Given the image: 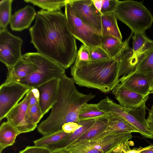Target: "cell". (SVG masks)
Masks as SVG:
<instances>
[{"instance_id": "39", "label": "cell", "mask_w": 153, "mask_h": 153, "mask_svg": "<svg viewBox=\"0 0 153 153\" xmlns=\"http://www.w3.org/2000/svg\"><path fill=\"white\" fill-rule=\"evenodd\" d=\"M96 8L100 12L103 0H92Z\"/></svg>"}, {"instance_id": "24", "label": "cell", "mask_w": 153, "mask_h": 153, "mask_svg": "<svg viewBox=\"0 0 153 153\" xmlns=\"http://www.w3.org/2000/svg\"><path fill=\"white\" fill-rule=\"evenodd\" d=\"M135 71L142 73L146 76L152 90L153 88V47L142 55Z\"/></svg>"}, {"instance_id": "2", "label": "cell", "mask_w": 153, "mask_h": 153, "mask_svg": "<svg viewBox=\"0 0 153 153\" xmlns=\"http://www.w3.org/2000/svg\"><path fill=\"white\" fill-rule=\"evenodd\" d=\"M95 97L91 93L85 94L79 91L72 78L65 74L59 79L56 101L48 117L38 125V131L45 135L61 129L65 123H78L81 108Z\"/></svg>"}, {"instance_id": "30", "label": "cell", "mask_w": 153, "mask_h": 153, "mask_svg": "<svg viewBox=\"0 0 153 153\" xmlns=\"http://www.w3.org/2000/svg\"><path fill=\"white\" fill-rule=\"evenodd\" d=\"M132 38L133 40L132 57L139 59L140 58L136 57V54L149 38L147 37L145 33H134Z\"/></svg>"}, {"instance_id": "15", "label": "cell", "mask_w": 153, "mask_h": 153, "mask_svg": "<svg viewBox=\"0 0 153 153\" xmlns=\"http://www.w3.org/2000/svg\"><path fill=\"white\" fill-rule=\"evenodd\" d=\"M59 79H55L39 86L37 88L39 92V104L44 115L56 101Z\"/></svg>"}, {"instance_id": "21", "label": "cell", "mask_w": 153, "mask_h": 153, "mask_svg": "<svg viewBox=\"0 0 153 153\" xmlns=\"http://www.w3.org/2000/svg\"><path fill=\"white\" fill-rule=\"evenodd\" d=\"M106 117H102L97 118L94 124L88 131L64 148L90 140L102 133L105 130L108 125V121Z\"/></svg>"}, {"instance_id": "36", "label": "cell", "mask_w": 153, "mask_h": 153, "mask_svg": "<svg viewBox=\"0 0 153 153\" xmlns=\"http://www.w3.org/2000/svg\"><path fill=\"white\" fill-rule=\"evenodd\" d=\"M79 127V126L77 123L70 122L64 124L61 129L65 132L70 134L74 132Z\"/></svg>"}, {"instance_id": "34", "label": "cell", "mask_w": 153, "mask_h": 153, "mask_svg": "<svg viewBox=\"0 0 153 153\" xmlns=\"http://www.w3.org/2000/svg\"><path fill=\"white\" fill-rule=\"evenodd\" d=\"M52 151L46 147L36 146H27L19 153H51Z\"/></svg>"}, {"instance_id": "16", "label": "cell", "mask_w": 153, "mask_h": 153, "mask_svg": "<svg viewBox=\"0 0 153 153\" xmlns=\"http://www.w3.org/2000/svg\"><path fill=\"white\" fill-rule=\"evenodd\" d=\"M118 83L132 91L144 96L149 95L152 91L146 76L136 71L122 76Z\"/></svg>"}, {"instance_id": "18", "label": "cell", "mask_w": 153, "mask_h": 153, "mask_svg": "<svg viewBox=\"0 0 153 153\" xmlns=\"http://www.w3.org/2000/svg\"><path fill=\"white\" fill-rule=\"evenodd\" d=\"M36 13L32 6H26L12 15L9 24L11 29L20 31L28 28L35 18Z\"/></svg>"}, {"instance_id": "28", "label": "cell", "mask_w": 153, "mask_h": 153, "mask_svg": "<svg viewBox=\"0 0 153 153\" xmlns=\"http://www.w3.org/2000/svg\"><path fill=\"white\" fill-rule=\"evenodd\" d=\"M43 116L39 102L34 104H29L26 116V120L28 124L36 127Z\"/></svg>"}, {"instance_id": "26", "label": "cell", "mask_w": 153, "mask_h": 153, "mask_svg": "<svg viewBox=\"0 0 153 153\" xmlns=\"http://www.w3.org/2000/svg\"><path fill=\"white\" fill-rule=\"evenodd\" d=\"M70 134L64 132L62 129L46 135L33 141L34 145L47 147L57 143L68 137Z\"/></svg>"}, {"instance_id": "32", "label": "cell", "mask_w": 153, "mask_h": 153, "mask_svg": "<svg viewBox=\"0 0 153 153\" xmlns=\"http://www.w3.org/2000/svg\"><path fill=\"white\" fill-rule=\"evenodd\" d=\"M90 61V53L89 48L82 44L80 47L77 51L74 64H77L80 62H88Z\"/></svg>"}, {"instance_id": "11", "label": "cell", "mask_w": 153, "mask_h": 153, "mask_svg": "<svg viewBox=\"0 0 153 153\" xmlns=\"http://www.w3.org/2000/svg\"><path fill=\"white\" fill-rule=\"evenodd\" d=\"M74 13L84 23L102 36V14L92 0H69Z\"/></svg>"}, {"instance_id": "29", "label": "cell", "mask_w": 153, "mask_h": 153, "mask_svg": "<svg viewBox=\"0 0 153 153\" xmlns=\"http://www.w3.org/2000/svg\"><path fill=\"white\" fill-rule=\"evenodd\" d=\"M13 0L0 1V30L7 28L11 16Z\"/></svg>"}, {"instance_id": "12", "label": "cell", "mask_w": 153, "mask_h": 153, "mask_svg": "<svg viewBox=\"0 0 153 153\" xmlns=\"http://www.w3.org/2000/svg\"><path fill=\"white\" fill-rule=\"evenodd\" d=\"M31 95L30 89L24 99L16 105L7 114V121L13 126L21 134L30 132L36 128L28 124L26 116Z\"/></svg>"}, {"instance_id": "35", "label": "cell", "mask_w": 153, "mask_h": 153, "mask_svg": "<svg viewBox=\"0 0 153 153\" xmlns=\"http://www.w3.org/2000/svg\"><path fill=\"white\" fill-rule=\"evenodd\" d=\"M153 47V41L149 39L137 53L136 57L139 58L140 56L144 54Z\"/></svg>"}, {"instance_id": "38", "label": "cell", "mask_w": 153, "mask_h": 153, "mask_svg": "<svg viewBox=\"0 0 153 153\" xmlns=\"http://www.w3.org/2000/svg\"><path fill=\"white\" fill-rule=\"evenodd\" d=\"M139 153H153V144L143 147Z\"/></svg>"}, {"instance_id": "8", "label": "cell", "mask_w": 153, "mask_h": 153, "mask_svg": "<svg viewBox=\"0 0 153 153\" xmlns=\"http://www.w3.org/2000/svg\"><path fill=\"white\" fill-rule=\"evenodd\" d=\"M68 2L65 6V14L69 29L73 36L89 47L101 48L102 36L87 25L74 13Z\"/></svg>"}, {"instance_id": "7", "label": "cell", "mask_w": 153, "mask_h": 153, "mask_svg": "<svg viewBox=\"0 0 153 153\" xmlns=\"http://www.w3.org/2000/svg\"><path fill=\"white\" fill-rule=\"evenodd\" d=\"M132 137L131 133L105 136L95 140L87 141L65 149L70 153H105L128 142Z\"/></svg>"}, {"instance_id": "4", "label": "cell", "mask_w": 153, "mask_h": 153, "mask_svg": "<svg viewBox=\"0 0 153 153\" xmlns=\"http://www.w3.org/2000/svg\"><path fill=\"white\" fill-rule=\"evenodd\" d=\"M113 13L133 33H145L153 23V16L141 2L118 1Z\"/></svg>"}, {"instance_id": "9", "label": "cell", "mask_w": 153, "mask_h": 153, "mask_svg": "<svg viewBox=\"0 0 153 153\" xmlns=\"http://www.w3.org/2000/svg\"><path fill=\"white\" fill-rule=\"evenodd\" d=\"M23 43L20 37L12 34L7 28L0 30V60L8 69L13 67L21 58Z\"/></svg>"}, {"instance_id": "17", "label": "cell", "mask_w": 153, "mask_h": 153, "mask_svg": "<svg viewBox=\"0 0 153 153\" xmlns=\"http://www.w3.org/2000/svg\"><path fill=\"white\" fill-rule=\"evenodd\" d=\"M108 119L107 126L101 134L89 140H95L108 135L128 133H139L137 130L126 121L112 114H108L106 116Z\"/></svg>"}, {"instance_id": "37", "label": "cell", "mask_w": 153, "mask_h": 153, "mask_svg": "<svg viewBox=\"0 0 153 153\" xmlns=\"http://www.w3.org/2000/svg\"><path fill=\"white\" fill-rule=\"evenodd\" d=\"M146 122L148 128L153 134V104L149 111Z\"/></svg>"}, {"instance_id": "5", "label": "cell", "mask_w": 153, "mask_h": 153, "mask_svg": "<svg viewBox=\"0 0 153 153\" xmlns=\"http://www.w3.org/2000/svg\"><path fill=\"white\" fill-rule=\"evenodd\" d=\"M29 53L37 69L18 82L30 88H36L53 79H60L65 74V69L49 58L38 52Z\"/></svg>"}, {"instance_id": "23", "label": "cell", "mask_w": 153, "mask_h": 153, "mask_svg": "<svg viewBox=\"0 0 153 153\" xmlns=\"http://www.w3.org/2000/svg\"><path fill=\"white\" fill-rule=\"evenodd\" d=\"M127 39L122 42L111 36H102L101 48L110 58L116 57L120 54L127 42Z\"/></svg>"}, {"instance_id": "20", "label": "cell", "mask_w": 153, "mask_h": 153, "mask_svg": "<svg viewBox=\"0 0 153 153\" xmlns=\"http://www.w3.org/2000/svg\"><path fill=\"white\" fill-rule=\"evenodd\" d=\"M117 17L113 13L102 15V36H111L122 41V36L118 27Z\"/></svg>"}, {"instance_id": "40", "label": "cell", "mask_w": 153, "mask_h": 153, "mask_svg": "<svg viewBox=\"0 0 153 153\" xmlns=\"http://www.w3.org/2000/svg\"><path fill=\"white\" fill-rule=\"evenodd\" d=\"M138 148H133L132 149H130L127 151L123 152V153H139L142 150L143 147H140Z\"/></svg>"}, {"instance_id": "33", "label": "cell", "mask_w": 153, "mask_h": 153, "mask_svg": "<svg viewBox=\"0 0 153 153\" xmlns=\"http://www.w3.org/2000/svg\"><path fill=\"white\" fill-rule=\"evenodd\" d=\"M119 0H103V3L100 11L102 15L113 13Z\"/></svg>"}, {"instance_id": "3", "label": "cell", "mask_w": 153, "mask_h": 153, "mask_svg": "<svg viewBox=\"0 0 153 153\" xmlns=\"http://www.w3.org/2000/svg\"><path fill=\"white\" fill-rule=\"evenodd\" d=\"M120 55L103 60L74 63L71 74L74 83L79 86L109 92L118 83Z\"/></svg>"}, {"instance_id": "41", "label": "cell", "mask_w": 153, "mask_h": 153, "mask_svg": "<svg viewBox=\"0 0 153 153\" xmlns=\"http://www.w3.org/2000/svg\"><path fill=\"white\" fill-rule=\"evenodd\" d=\"M51 153H69V152L63 149L52 151Z\"/></svg>"}, {"instance_id": "19", "label": "cell", "mask_w": 153, "mask_h": 153, "mask_svg": "<svg viewBox=\"0 0 153 153\" xmlns=\"http://www.w3.org/2000/svg\"><path fill=\"white\" fill-rule=\"evenodd\" d=\"M96 120V119H93L79 121L77 123L79 127L74 132L70 133L68 137L61 141L46 147L51 151L64 149L88 131L93 126Z\"/></svg>"}, {"instance_id": "10", "label": "cell", "mask_w": 153, "mask_h": 153, "mask_svg": "<svg viewBox=\"0 0 153 153\" xmlns=\"http://www.w3.org/2000/svg\"><path fill=\"white\" fill-rule=\"evenodd\" d=\"M30 88L16 82H4L0 87V120L18 104Z\"/></svg>"}, {"instance_id": "25", "label": "cell", "mask_w": 153, "mask_h": 153, "mask_svg": "<svg viewBox=\"0 0 153 153\" xmlns=\"http://www.w3.org/2000/svg\"><path fill=\"white\" fill-rule=\"evenodd\" d=\"M108 114L100 108L97 104L86 103L82 106L79 111L78 115L79 121L106 117Z\"/></svg>"}, {"instance_id": "14", "label": "cell", "mask_w": 153, "mask_h": 153, "mask_svg": "<svg viewBox=\"0 0 153 153\" xmlns=\"http://www.w3.org/2000/svg\"><path fill=\"white\" fill-rule=\"evenodd\" d=\"M37 66L32 60L29 52L22 55L20 59L12 68L8 69L4 82H18L20 79L35 71Z\"/></svg>"}, {"instance_id": "42", "label": "cell", "mask_w": 153, "mask_h": 153, "mask_svg": "<svg viewBox=\"0 0 153 153\" xmlns=\"http://www.w3.org/2000/svg\"><path fill=\"white\" fill-rule=\"evenodd\" d=\"M115 149H112V150H109V151H108L105 152V153H123V152H121V153H120V152H114V150Z\"/></svg>"}, {"instance_id": "6", "label": "cell", "mask_w": 153, "mask_h": 153, "mask_svg": "<svg viewBox=\"0 0 153 153\" xmlns=\"http://www.w3.org/2000/svg\"><path fill=\"white\" fill-rule=\"evenodd\" d=\"M98 105L100 108L108 114L117 116L134 126L145 138L153 139V134L148 128L145 119L146 107L132 109L123 107L107 96L101 100Z\"/></svg>"}, {"instance_id": "1", "label": "cell", "mask_w": 153, "mask_h": 153, "mask_svg": "<svg viewBox=\"0 0 153 153\" xmlns=\"http://www.w3.org/2000/svg\"><path fill=\"white\" fill-rule=\"evenodd\" d=\"M29 31L30 42L38 52L65 69L75 62L77 52L76 39L62 12L38 11Z\"/></svg>"}, {"instance_id": "43", "label": "cell", "mask_w": 153, "mask_h": 153, "mask_svg": "<svg viewBox=\"0 0 153 153\" xmlns=\"http://www.w3.org/2000/svg\"><path fill=\"white\" fill-rule=\"evenodd\" d=\"M151 93H153V88L152 89V91L151 92Z\"/></svg>"}, {"instance_id": "27", "label": "cell", "mask_w": 153, "mask_h": 153, "mask_svg": "<svg viewBox=\"0 0 153 153\" xmlns=\"http://www.w3.org/2000/svg\"><path fill=\"white\" fill-rule=\"evenodd\" d=\"M69 0H24V1L30 3L41 8L43 10L52 12L59 11L65 6Z\"/></svg>"}, {"instance_id": "22", "label": "cell", "mask_w": 153, "mask_h": 153, "mask_svg": "<svg viewBox=\"0 0 153 153\" xmlns=\"http://www.w3.org/2000/svg\"><path fill=\"white\" fill-rule=\"evenodd\" d=\"M20 133L8 121L3 122L0 127V153L15 143L17 136Z\"/></svg>"}, {"instance_id": "13", "label": "cell", "mask_w": 153, "mask_h": 153, "mask_svg": "<svg viewBox=\"0 0 153 153\" xmlns=\"http://www.w3.org/2000/svg\"><path fill=\"white\" fill-rule=\"evenodd\" d=\"M112 93L121 106L136 109L146 105L149 95L144 96L132 91L118 83Z\"/></svg>"}, {"instance_id": "31", "label": "cell", "mask_w": 153, "mask_h": 153, "mask_svg": "<svg viewBox=\"0 0 153 153\" xmlns=\"http://www.w3.org/2000/svg\"><path fill=\"white\" fill-rule=\"evenodd\" d=\"M89 48L90 61L101 60L110 58L106 52L100 47L94 46Z\"/></svg>"}]
</instances>
